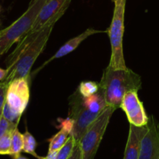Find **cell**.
<instances>
[{"instance_id":"6da1fadb","label":"cell","mask_w":159,"mask_h":159,"mask_svg":"<svg viewBox=\"0 0 159 159\" xmlns=\"http://www.w3.org/2000/svg\"><path fill=\"white\" fill-rule=\"evenodd\" d=\"M60 18L61 16H55L41 29L27 33L20 40L6 59L7 75L4 81L9 84L13 80L30 75L34 63L46 46L53 27Z\"/></svg>"},{"instance_id":"7a4b0ae2","label":"cell","mask_w":159,"mask_h":159,"mask_svg":"<svg viewBox=\"0 0 159 159\" xmlns=\"http://www.w3.org/2000/svg\"><path fill=\"white\" fill-rule=\"evenodd\" d=\"M98 84L107 105L117 109L120 108L125 94L131 91H138L142 81L140 75L129 68L114 70L108 66Z\"/></svg>"},{"instance_id":"3957f363","label":"cell","mask_w":159,"mask_h":159,"mask_svg":"<svg viewBox=\"0 0 159 159\" xmlns=\"http://www.w3.org/2000/svg\"><path fill=\"white\" fill-rule=\"evenodd\" d=\"M48 0H31L27 10L16 20L0 30V57L29 31L40 10Z\"/></svg>"},{"instance_id":"277c9868","label":"cell","mask_w":159,"mask_h":159,"mask_svg":"<svg viewBox=\"0 0 159 159\" xmlns=\"http://www.w3.org/2000/svg\"><path fill=\"white\" fill-rule=\"evenodd\" d=\"M125 7L126 0H119L115 2L113 17L110 27L107 30L111 45V58L108 66L114 70L128 69L125 62L123 47Z\"/></svg>"},{"instance_id":"5b68a950","label":"cell","mask_w":159,"mask_h":159,"mask_svg":"<svg viewBox=\"0 0 159 159\" xmlns=\"http://www.w3.org/2000/svg\"><path fill=\"white\" fill-rule=\"evenodd\" d=\"M116 108L107 106L97 119L88 126L80 140L83 159H94L100 146L106 128Z\"/></svg>"},{"instance_id":"8992f818","label":"cell","mask_w":159,"mask_h":159,"mask_svg":"<svg viewBox=\"0 0 159 159\" xmlns=\"http://www.w3.org/2000/svg\"><path fill=\"white\" fill-rule=\"evenodd\" d=\"M99 115L91 112L86 106L83 96L76 90L69 98L68 119L71 123V135L76 142H80L88 126Z\"/></svg>"},{"instance_id":"52a82bcc","label":"cell","mask_w":159,"mask_h":159,"mask_svg":"<svg viewBox=\"0 0 159 159\" xmlns=\"http://www.w3.org/2000/svg\"><path fill=\"white\" fill-rule=\"evenodd\" d=\"M30 78L29 75L25 77L13 80L9 83L7 88L6 103L21 116L30 100Z\"/></svg>"},{"instance_id":"ba28073f","label":"cell","mask_w":159,"mask_h":159,"mask_svg":"<svg viewBox=\"0 0 159 159\" xmlns=\"http://www.w3.org/2000/svg\"><path fill=\"white\" fill-rule=\"evenodd\" d=\"M120 108L126 113L129 124L136 126H143L148 124L149 117L147 116L137 91H129L125 94Z\"/></svg>"},{"instance_id":"9c48e42d","label":"cell","mask_w":159,"mask_h":159,"mask_svg":"<svg viewBox=\"0 0 159 159\" xmlns=\"http://www.w3.org/2000/svg\"><path fill=\"white\" fill-rule=\"evenodd\" d=\"M148 130L140 143L138 159H159V126L154 116L149 117Z\"/></svg>"},{"instance_id":"30bf717a","label":"cell","mask_w":159,"mask_h":159,"mask_svg":"<svg viewBox=\"0 0 159 159\" xmlns=\"http://www.w3.org/2000/svg\"><path fill=\"white\" fill-rule=\"evenodd\" d=\"M71 0H48L40 10L29 32H34L42 28L48 20L55 16L62 17L70 6Z\"/></svg>"},{"instance_id":"8fae6325","label":"cell","mask_w":159,"mask_h":159,"mask_svg":"<svg viewBox=\"0 0 159 159\" xmlns=\"http://www.w3.org/2000/svg\"><path fill=\"white\" fill-rule=\"evenodd\" d=\"M148 130V124L143 126H136L129 124V136L123 159H138L141 140Z\"/></svg>"},{"instance_id":"7c38bea8","label":"cell","mask_w":159,"mask_h":159,"mask_svg":"<svg viewBox=\"0 0 159 159\" xmlns=\"http://www.w3.org/2000/svg\"><path fill=\"white\" fill-rule=\"evenodd\" d=\"M105 32H106L107 33V30L106 31H105V30H95V29H93V28L87 29V30H85V31H84L83 33H81L80 34L77 35V36H76L75 38H72V39L69 40L67 42H66L62 46H61L60 48H59V49L56 52V53L52 56V57H51L49 59H48V60H47L46 62L42 66L40 67L39 70L43 68L45 65H47L48 62H52V61L54 60V59H59V58H62L63 57V56L71 53L72 52L74 51L76 48H77L78 46H79V45H80L84 41V40H86L88 37L91 36V35L93 34H95L105 33Z\"/></svg>"},{"instance_id":"4fadbf2b","label":"cell","mask_w":159,"mask_h":159,"mask_svg":"<svg viewBox=\"0 0 159 159\" xmlns=\"http://www.w3.org/2000/svg\"><path fill=\"white\" fill-rule=\"evenodd\" d=\"M71 123L68 118L65 120H62L60 123V130L48 140V152L58 151L65 144L70 136L71 135Z\"/></svg>"},{"instance_id":"5bb4252c","label":"cell","mask_w":159,"mask_h":159,"mask_svg":"<svg viewBox=\"0 0 159 159\" xmlns=\"http://www.w3.org/2000/svg\"><path fill=\"white\" fill-rule=\"evenodd\" d=\"M23 135H24L23 151L27 153V154H31L36 158L39 159L40 156L38 155V154L36 153V148L38 143H37V141L34 137V136L28 130H26Z\"/></svg>"},{"instance_id":"9a60e30c","label":"cell","mask_w":159,"mask_h":159,"mask_svg":"<svg viewBox=\"0 0 159 159\" xmlns=\"http://www.w3.org/2000/svg\"><path fill=\"white\" fill-rule=\"evenodd\" d=\"M24 147V135L19 131L18 128L13 130L12 135V143H11V152L10 156L20 154L23 151Z\"/></svg>"},{"instance_id":"2e32d148","label":"cell","mask_w":159,"mask_h":159,"mask_svg":"<svg viewBox=\"0 0 159 159\" xmlns=\"http://www.w3.org/2000/svg\"><path fill=\"white\" fill-rule=\"evenodd\" d=\"M15 128L9 129L0 139V155H10L11 152L12 135Z\"/></svg>"},{"instance_id":"e0dca14e","label":"cell","mask_w":159,"mask_h":159,"mask_svg":"<svg viewBox=\"0 0 159 159\" xmlns=\"http://www.w3.org/2000/svg\"><path fill=\"white\" fill-rule=\"evenodd\" d=\"M77 90L83 97H90L99 91V84L94 81H83L79 85Z\"/></svg>"},{"instance_id":"ac0fdd59","label":"cell","mask_w":159,"mask_h":159,"mask_svg":"<svg viewBox=\"0 0 159 159\" xmlns=\"http://www.w3.org/2000/svg\"><path fill=\"white\" fill-rule=\"evenodd\" d=\"M76 140L72 135L70 136L65 144L57 151L56 159H68L73 151Z\"/></svg>"},{"instance_id":"d6986e66","label":"cell","mask_w":159,"mask_h":159,"mask_svg":"<svg viewBox=\"0 0 159 159\" xmlns=\"http://www.w3.org/2000/svg\"><path fill=\"white\" fill-rule=\"evenodd\" d=\"M2 115L6 119H7L9 122L13 123H17L19 124L20 119L21 118V115L18 114L15 111H13L8 105L5 102L3 108H2Z\"/></svg>"},{"instance_id":"ffe728a7","label":"cell","mask_w":159,"mask_h":159,"mask_svg":"<svg viewBox=\"0 0 159 159\" xmlns=\"http://www.w3.org/2000/svg\"><path fill=\"white\" fill-rule=\"evenodd\" d=\"M18 124L17 123H13L9 122L7 119L2 116L0 119V139L2 138V136L9 130V129H12V128L17 127Z\"/></svg>"},{"instance_id":"44dd1931","label":"cell","mask_w":159,"mask_h":159,"mask_svg":"<svg viewBox=\"0 0 159 159\" xmlns=\"http://www.w3.org/2000/svg\"><path fill=\"white\" fill-rule=\"evenodd\" d=\"M8 83L6 81L0 82V113H2L4 104L6 102V97H7V91L8 88Z\"/></svg>"},{"instance_id":"7402d4cb","label":"cell","mask_w":159,"mask_h":159,"mask_svg":"<svg viewBox=\"0 0 159 159\" xmlns=\"http://www.w3.org/2000/svg\"><path fill=\"white\" fill-rule=\"evenodd\" d=\"M68 159H83L82 157V150L80 148V142H76L73 151L72 152L71 155L69 157Z\"/></svg>"},{"instance_id":"603a6c76","label":"cell","mask_w":159,"mask_h":159,"mask_svg":"<svg viewBox=\"0 0 159 159\" xmlns=\"http://www.w3.org/2000/svg\"><path fill=\"white\" fill-rule=\"evenodd\" d=\"M56 156H57V151L55 152H48V154L45 157H41L40 156L39 159H56Z\"/></svg>"},{"instance_id":"cb8c5ba5","label":"cell","mask_w":159,"mask_h":159,"mask_svg":"<svg viewBox=\"0 0 159 159\" xmlns=\"http://www.w3.org/2000/svg\"><path fill=\"white\" fill-rule=\"evenodd\" d=\"M7 69L4 70V69L0 68V81H3L5 78L7 77Z\"/></svg>"},{"instance_id":"d4e9b609","label":"cell","mask_w":159,"mask_h":159,"mask_svg":"<svg viewBox=\"0 0 159 159\" xmlns=\"http://www.w3.org/2000/svg\"><path fill=\"white\" fill-rule=\"evenodd\" d=\"M11 157L13 159H28V158H27L26 157H24V156L21 155L20 154H16V155H13V156H11Z\"/></svg>"},{"instance_id":"484cf974","label":"cell","mask_w":159,"mask_h":159,"mask_svg":"<svg viewBox=\"0 0 159 159\" xmlns=\"http://www.w3.org/2000/svg\"><path fill=\"white\" fill-rule=\"evenodd\" d=\"M113 2H114V3L115 2H118V1H119V0H112Z\"/></svg>"},{"instance_id":"4316f807","label":"cell","mask_w":159,"mask_h":159,"mask_svg":"<svg viewBox=\"0 0 159 159\" xmlns=\"http://www.w3.org/2000/svg\"><path fill=\"white\" fill-rule=\"evenodd\" d=\"M1 117H2V113H0V119H1Z\"/></svg>"}]
</instances>
